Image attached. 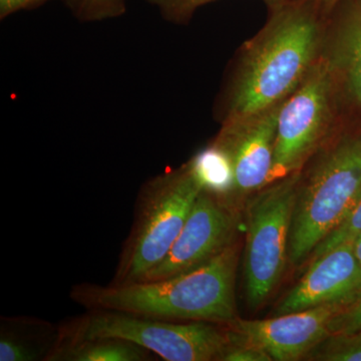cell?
<instances>
[{
  "instance_id": "14",
  "label": "cell",
  "mask_w": 361,
  "mask_h": 361,
  "mask_svg": "<svg viewBox=\"0 0 361 361\" xmlns=\"http://www.w3.org/2000/svg\"><path fill=\"white\" fill-rule=\"evenodd\" d=\"M153 353L118 338L89 339L71 343H56L45 361H148Z\"/></svg>"
},
{
  "instance_id": "21",
  "label": "cell",
  "mask_w": 361,
  "mask_h": 361,
  "mask_svg": "<svg viewBox=\"0 0 361 361\" xmlns=\"http://www.w3.org/2000/svg\"><path fill=\"white\" fill-rule=\"evenodd\" d=\"M330 334L361 331V292L355 301L341 308L329 322Z\"/></svg>"
},
{
  "instance_id": "18",
  "label": "cell",
  "mask_w": 361,
  "mask_h": 361,
  "mask_svg": "<svg viewBox=\"0 0 361 361\" xmlns=\"http://www.w3.org/2000/svg\"><path fill=\"white\" fill-rule=\"evenodd\" d=\"M361 233V198L355 208L353 209L348 217L342 221L341 224L337 226L322 243L316 247L313 251V259L319 257L322 254L326 253L331 249L341 245V244L353 242Z\"/></svg>"
},
{
  "instance_id": "1",
  "label": "cell",
  "mask_w": 361,
  "mask_h": 361,
  "mask_svg": "<svg viewBox=\"0 0 361 361\" xmlns=\"http://www.w3.org/2000/svg\"><path fill=\"white\" fill-rule=\"evenodd\" d=\"M323 40L310 4H278L264 27L242 51L224 122L283 103L322 58Z\"/></svg>"
},
{
  "instance_id": "16",
  "label": "cell",
  "mask_w": 361,
  "mask_h": 361,
  "mask_svg": "<svg viewBox=\"0 0 361 361\" xmlns=\"http://www.w3.org/2000/svg\"><path fill=\"white\" fill-rule=\"evenodd\" d=\"M306 360L361 361V331L329 334L311 349L306 355Z\"/></svg>"
},
{
  "instance_id": "6",
  "label": "cell",
  "mask_w": 361,
  "mask_h": 361,
  "mask_svg": "<svg viewBox=\"0 0 361 361\" xmlns=\"http://www.w3.org/2000/svg\"><path fill=\"white\" fill-rule=\"evenodd\" d=\"M300 178L296 172L274 180L248 202L244 273L247 301L253 310L267 300L283 274Z\"/></svg>"
},
{
  "instance_id": "23",
  "label": "cell",
  "mask_w": 361,
  "mask_h": 361,
  "mask_svg": "<svg viewBox=\"0 0 361 361\" xmlns=\"http://www.w3.org/2000/svg\"><path fill=\"white\" fill-rule=\"evenodd\" d=\"M353 249H355V253L356 257L361 263V233L353 241Z\"/></svg>"
},
{
  "instance_id": "4",
  "label": "cell",
  "mask_w": 361,
  "mask_h": 361,
  "mask_svg": "<svg viewBox=\"0 0 361 361\" xmlns=\"http://www.w3.org/2000/svg\"><path fill=\"white\" fill-rule=\"evenodd\" d=\"M202 190L189 163L157 176L142 187L111 284L139 281L160 264L179 237Z\"/></svg>"
},
{
  "instance_id": "9",
  "label": "cell",
  "mask_w": 361,
  "mask_h": 361,
  "mask_svg": "<svg viewBox=\"0 0 361 361\" xmlns=\"http://www.w3.org/2000/svg\"><path fill=\"white\" fill-rule=\"evenodd\" d=\"M281 104L254 116L224 122L214 141L231 161L234 189L230 204L234 208L239 201L269 183Z\"/></svg>"
},
{
  "instance_id": "15",
  "label": "cell",
  "mask_w": 361,
  "mask_h": 361,
  "mask_svg": "<svg viewBox=\"0 0 361 361\" xmlns=\"http://www.w3.org/2000/svg\"><path fill=\"white\" fill-rule=\"evenodd\" d=\"M202 189L230 204L234 189V172L227 154L213 142L189 161ZM231 205V204H230Z\"/></svg>"
},
{
  "instance_id": "13",
  "label": "cell",
  "mask_w": 361,
  "mask_h": 361,
  "mask_svg": "<svg viewBox=\"0 0 361 361\" xmlns=\"http://www.w3.org/2000/svg\"><path fill=\"white\" fill-rule=\"evenodd\" d=\"M0 361L47 360L59 338V329L32 318H1Z\"/></svg>"
},
{
  "instance_id": "24",
  "label": "cell",
  "mask_w": 361,
  "mask_h": 361,
  "mask_svg": "<svg viewBox=\"0 0 361 361\" xmlns=\"http://www.w3.org/2000/svg\"><path fill=\"white\" fill-rule=\"evenodd\" d=\"M339 1H341V0H320L322 6L324 7V9L332 8V7L338 4Z\"/></svg>"
},
{
  "instance_id": "19",
  "label": "cell",
  "mask_w": 361,
  "mask_h": 361,
  "mask_svg": "<svg viewBox=\"0 0 361 361\" xmlns=\"http://www.w3.org/2000/svg\"><path fill=\"white\" fill-rule=\"evenodd\" d=\"M229 343L221 361H272L263 349L251 343L238 332L228 330Z\"/></svg>"
},
{
  "instance_id": "7",
  "label": "cell",
  "mask_w": 361,
  "mask_h": 361,
  "mask_svg": "<svg viewBox=\"0 0 361 361\" xmlns=\"http://www.w3.org/2000/svg\"><path fill=\"white\" fill-rule=\"evenodd\" d=\"M336 82L322 56L302 84L280 106L269 183L300 172L324 141L334 120Z\"/></svg>"
},
{
  "instance_id": "17",
  "label": "cell",
  "mask_w": 361,
  "mask_h": 361,
  "mask_svg": "<svg viewBox=\"0 0 361 361\" xmlns=\"http://www.w3.org/2000/svg\"><path fill=\"white\" fill-rule=\"evenodd\" d=\"M80 20L97 21L115 18L126 11V0H66Z\"/></svg>"
},
{
  "instance_id": "20",
  "label": "cell",
  "mask_w": 361,
  "mask_h": 361,
  "mask_svg": "<svg viewBox=\"0 0 361 361\" xmlns=\"http://www.w3.org/2000/svg\"><path fill=\"white\" fill-rule=\"evenodd\" d=\"M147 1L158 7L164 18L182 23L189 20L199 7L213 0H147ZM264 1L275 6L280 4V0H264Z\"/></svg>"
},
{
  "instance_id": "10",
  "label": "cell",
  "mask_w": 361,
  "mask_h": 361,
  "mask_svg": "<svg viewBox=\"0 0 361 361\" xmlns=\"http://www.w3.org/2000/svg\"><path fill=\"white\" fill-rule=\"evenodd\" d=\"M342 307L339 304H323L271 319L236 318L229 326L263 349L272 360H298L329 336V322Z\"/></svg>"
},
{
  "instance_id": "2",
  "label": "cell",
  "mask_w": 361,
  "mask_h": 361,
  "mask_svg": "<svg viewBox=\"0 0 361 361\" xmlns=\"http://www.w3.org/2000/svg\"><path fill=\"white\" fill-rule=\"evenodd\" d=\"M238 264L236 242L206 264L183 274L132 283L77 284L73 302L87 310H114L168 322L232 324L234 285Z\"/></svg>"
},
{
  "instance_id": "8",
  "label": "cell",
  "mask_w": 361,
  "mask_h": 361,
  "mask_svg": "<svg viewBox=\"0 0 361 361\" xmlns=\"http://www.w3.org/2000/svg\"><path fill=\"white\" fill-rule=\"evenodd\" d=\"M235 208L225 199L202 190L168 255L139 281H155L206 264L235 243Z\"/></svg>"
},
{
  "instance_id": "12",
  "label": "cell",
  "mask_w": 361,
  "mask_h": 361,
  "mask_svg": "<svg viewBox=\"0 0 361 361\" xmlns=\"http://www.w3.org/2000/svg\"><path fill=\"white\" fill-rule=\"evenodd\" d=\"M334 82H341L361 106V1L349 9L337 26L329 51H322Z\"/></svg>"
},
{
  "instance_id": "22",
  "label": "cell",
  "mask_w": 361,
  "mask_h": 361,
  "mask_svg": "<svg viewBox=\"0 0 361 361\" xmlns=\"http://www.w3.org/2000/svg\"><path fill=\"white\" fill-rule=\"evenodd\" d=\"M47 1L49 0H0V18L4 20L18 11L32 8Z\"/></svg>"
},
{
  "instance_id": "5",
  "label": "cell",
  "mask_w": 361,
  "mask_h": 361,
  "mask_svg": "<svg viewBox=\"0 0 361 361\" xmlns=\"http://www.w3.org/2000/svg\"><path fill=\"white\" fill-rule=\"evenodd\" d=\"M216 323H178L114 310H87L59 325L56 343L97 338L133 342L167 361L221 360L229 336Z\"/></svg>"
},
{
  "instance_id": "3",
  "label": "cell",
  "mask_w": 361,
  "mask_h": 361,
  "mask_svg": "<svg viewBox=\"0 0 361 361\" xmlns=\"http://www.w3.org/2000/svg\"><path fill=\"white\" fill-rule=\"evenodd\" d=\"M361 198V135H346L301 175L294 206L288 258L303 262L341 224Z\"/></svg>"
},
{
  "instance_id": "11",
  "label": "cell",
  "mask_w": 361,
  "mask_h": 361,
  "mask_svg": "<svg viewBox=\"0 0 361 361\" xmlns=\"http://www.w3.org/2000/svg\"><path fill=\"white\" fill-rule=\"evenodd\" d=\"M311 261L305 274L277 306L275 315L323 304H339L344 307L360 295L361 263L353 242L341 244Z\"/></svg>"
}]
</instances>
